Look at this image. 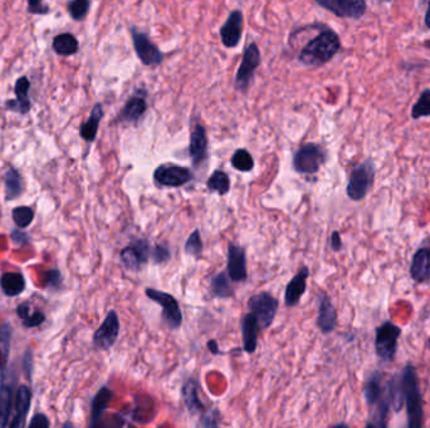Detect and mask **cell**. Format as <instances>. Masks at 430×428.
<instances>
[{
    "label": "cell",
    "instance_id": "obj_40",
    "mask_svg": "<svg viewBox=\"0 0 430 428\" xmlns=\"http://www.w3.org/2000/svg\"><path fill=\"white\" fill-rule=\"evenodd\" d=\"M151 257L154 260V263L156 265H161V264H167L170 262L172 259V252L167 245H162V244H157L155 247L153 249L151 252Z\"/></svg>",
    "mask_w": 430,
    "mask_h": 428
},
{
    "label": "cell",
    "instance_id": "obj_50",
    "mask_svg": "<svg viewBox=\"0 0 430 428\" xmlns=\"http://www.w3.org/2000/svg\"><path fill=\"white\" fill-rule=\"evenodd\" d=\"M425 25L430 29V0L429 4H428V9H426V14H425Z\"/></svg>",
    "mask_w": 430,
    "mask_h": 428
},
{
    "label": "cell",
    "instance_id": "obj_22",
    "mask_svg": "<svg viewBox=\"0 0 430 428\" xmlns=\"http://www.w3.org/2000/svg\"><path fill=\"white\" fill-rule=\"evenodd\" d=\"M410 275L417 283H426L430 280V249L420 247L415 252L410 265Z\"/></svg>",
    "mask_w": 430,
    "mask_h": 428
},
{
    "label": "cell",
    "instance_id": "obj_15",
    "mask_svg": "<svg viewBox=\"0 0 430 428\" xmlns=\"http://www.w3.org/2000/svg\"><path fill=\"white\" fill-rule=\"evenodd\" d=\"M310 278V269L302 267L293 276L292 280L287 284L285 291V304L288 308L299 305L301 298L304 297L307 289V279Z\"/></svg>",
    "mask_w": 430,
    "mask_h": 428
},
{
    "label": "cell",
    "instance_id": "obj_27",
    "mask_svg": "<svg viewBox=\"0 0 430 428\" xmlns=\"http://www.w3.org/2000/svg\"><path fill=\"white\" fill-rule=\"evenodd\" d=\"M112 398H114V392L107 387H102L98 391L97 394L95 396V398L92 401L91 423H90L91 427L97 424L104 411L107 410L109 402L112 401Z\"/></svg>",
    "mask_w": 430,
    "mask_h": 428
},
{
    "label": "cell",
    "instance_id": "obj_2",
    "mask_svg": "<svg viewBox=\"0 0 430 428\" xmlns=\"http://www.w3.org/2000/svg\"><path fill=\"white\" fill-rule=\"evenodd\" d=\"M400 389L407 405V426L418 428L424 424L423 400L419 387L418 376L413 365H407L402 373Z\"/></svg>",
    "mask_w": 430,
    "mask_h": 428
},
{
    "label": "cell",
    "instance_id": "obj_23",
    "mask_svg": "<svg viewBox=\"0 0 430 428\" xmlns=\"http://www.w3.org/2000/svg\"><path fill=\"white\" fill-rule=\"evenodd\" d=\"M146 109H148V102L143 97V93L132 96L121 111L119 121L127 122V123H136L143 118Z\"/></svg>",
    "mask_w": 430,
    "mask_h": 428
},
{
    "label": "cell",
    "instance_id": "obj_21",
    "mask_svg": "<svg viewBox=\"0 0 430 428\" xmlns=\"http://www.w3.org/2000/svg\"><path fill=\"white\" fill-rule=\"evenodd\" d=\"M190 159L193 165L201 166L208 157V137L205 128L201 125H196L190 135L189 145Z\"/></svg>",
    "mask_w": 430,
    "mask_h": 428
},
{
    "label": "cell",
    "instance_id": "obj_24",
    "mask_svg": "<svg viewBox=\"0 0 430 428\" xmlns=\"http://www.w3.org/2000/svg\"><path fill=\"white\" fill-rule=\"evenodd\" d=\"M181 394L185 407L191 415L204 411V403L199 397V383L196 378H189L186 382H184Z\"/></svg>",
    "mask_w": 430,
    "mask_h": 428
},
{
    "label": "cell",
    "instance_id": "obj_35",
    "mask_svg": "<svg viewBox=\"0 0 430 428\" xmlns=\"http://www.w3.org/2000/svg\"><path fill=\"white\" fill-rule=\"evenodd\" d=\"M430 116V90L420 93L418 101L414 103L413 109H412V117L414 120H418L422 117H429Z\"/></svg>",
    "mask_w": 430,
    "mask_h": 428
},
{
    "label": "cell",
    "instance_id": "obj_17",
    "mask_svg": "<svg viewBox=\"0 0 430 428\" xmlns=\"http://www.w3.org/2000/svg\"><path fill=\"white\" fill-rule=\"evenodd\" d=\"M261 326L256 315L252 312L246 313L241 317V331L243 338V350L248 354H253L258 347V336Z\"/></svg>",
    "mask_w": 430,
    "mask_h": 428
},
{
    "label": "cell",
    "instance_id": "obj_16",
    "mask_svg": "<svg viewBox=\"0 0 430 428\" xmlns=\"http://www.w3.org/2000/svg\"><path fill=\"white\" fill-rule=\"evenodd\" d=\"M243 30V13L233 11L230 13L227 22L220 28V38L224 47L234 48L239 44Z\"/></svg>",
    "mask_w": 430,
    "mask_h": 428
},
{
    "label": "cell",
    "instance_id": "obj_36",
    "mask_svg": "<svg viewBox=\"0 0 430 428\" xmlns=\"http://www.w3.org/2000/svg\"><path fill=\"white\" fill-rule=\"evenodd\" d=\"M203 239H201V231L196 228L191 234H190L188 240L184 244V252L186 255L190 257H201L203 252Z\"/></svg>",
    "mask_w": 430,
    "mask_h": 428
},
{
    "label": "cell",
    "instance_id": "obj_12",
    "mask_svg": "<svg viewBox=\"0 0 430 428\" xmlns=\"http://www.w3.org/2000/svg\"><path fill=\"white\" fill-rule=\"evenodd\" d=\"M120 334V319L115 310H109L104 323L93 334V346L100 350H109Z\"/></svg>",
    "mask_w": 430,
    "mask_h": 428
},
{
    "label": "cell",
    "instance_id": "obj_19",
    "mask_svg": "<svg viewBox=\"0 0 430 428\" xmlns=\"http://www.w3.org/2000/svg\"><path fill=\"white\" fill-rule=\"evenodd\" d=\"M390 389L391 381L386 384V389H383L381 374L374 372L373 374L367 378L366 382L364 384V389H362L364 398L366 401L367 405L375 407L376 405H380L381 401L390 394Z\"/></svg>",
    "mask_w": 430,
    "mask_h": 428
},
{
    "label": "cell",
    "instance_id": "obj_13",
    "mask_svg": "<svg viewBox=\"0 0 430 428\" xmlns=\"http://www.w3.org/2000/svg\"><path fill=\"white\" fill-rule=\"evenodd\" d=\"M318 6L336 17L360 19L366 12L365 0H315Z\"/></svg>",
    "mask_w": 430,
    "mask_h": 428
},
{
    "label": "cell",
    "instance_id": "obj_49",
    "mask_svg": "<svg viewBox=\"0 0 430 428\" xmlns=\"http://www.w3.org/2000/svg\"><path fill=\"white\" fill-rule=\"evenodd\" d=\"M207 346L208 349H209V352L214 354V355H219V354H222L220 349H219L218 342H217L215 339H210V341H208Z\"/></svg>",
    "mask_w": 430,
    "mask_h": 428
},
{
    "label": "cell",
    "instance_id": "obj_3",
    "mask_svg": "<svg viewBox=\"0 0 430 428\" xmlns=\"http://www.w3.org/2000/svg\"><path fill=\"white\" fill-rule=\"evenodd\" d=\"M375 180V167L373 161H365L356 166L351 171L346 194L352 201H362L371 190Z\"/></svg>",
    "mask_w": 430,
    "mask_h": 428
},
{
    "label": "cell",
    "instance_id": "obj_34",
    "mask_svg": "<svg viewBox=\"0 0 430 428\" xmlns=\"http://www.w3.org/2000/svg\"><path fill=\"white\" fill-rule=\"evenodd\" d=\"M11 403H12V392L9 387L0 389V427H6L9 422L8 418L11 415Z\"/></svg>",
    "mask_w": 430,
    "mask_h": 428
},
{
    "label": "cell",
    "instance_id": "obj_52",
    "mask_svg": "<svg viewBox=\"0 0 430 428\" xmlns=\"http://www.w3.org/2000/svg\"><path fill=\"white\" fill-rule=\"evenodd\" d=\"M383 1H393V0H383Z\"/></svg>",
    "mask_w": 430,
    "mask_h": 428
},
{
    "label": "cell",
    "instance_id": "obj_1",
    "mask_svg": "<svg viewBox=\"0 0 430 428\" xmlns=\"http://www.w3.org/2000/svg\"><path fill=\"white\" fill-rule=\"evenodd\" d=\"M341 42L333 30L326 29L311 39L299 53V62L304 66L318 67L330 62L340 51Z\"/></svg>",
    "mask_w": 430,
    "mask_h": 428
},
{
    "label": "cell",
    "instance_id": "obj_8",
    "mask_svg": "<svg viewBox=\"0 0 430 428\" xmlns=\"http://www.w3.org/2000/svg\"><path fill=\"white\" fill-rule=\"evenodd\" d=\"M259 64H261V51L258 46L253 42L244 49L241 66L235 75L234 86L238 91H247Z\"/></svg>",
    "mask_w": 430,
    "mask_h": 428
},
{
    "label": "cell",
    "instance_id": "obj_4",
    "mask_svg": "<svg viewBox=\"0 0 430 428\" xmlns=\"http://www.w3.org/2000/svg\"><path fill=\"white\" fill-rule=\"evenodd\" d=\"M326 161V154L320 145L306 143L293 154V169L301 175H316Z\"/></svg>",
    "mask_w": 430,
    "mask_h": 428
},
{
    "label": "cell",
    "instance_id": "obj_42",
    "mask_svg": "<svg viewBox=\"0 0 430 428\" xmlns=\"http://www.w3.org/2000/svg\"><path fill=\"white\" fill-rule=\"evenodd\" d=\"M220 422H222V416H220L218 410H213L212 412H209L201 418L199 424L204 426V427H217L220 424Z\"/></svg>",
    "mask_w": 430,
    "mask_h": 428
},
{
    "label": "cell",
    "instance_id": "obj_51",
    "mask_svg": "<svg viewBox=\"0 0 430 428\" xmlns=\"http://www.w3.org/2000/svg\"><path fill=\"white\" fill-rule=\"evenodd\" d=\"M424 46L430 49V40H425Z\"/></svg>",
    "mask_w": 430,
    "mask_h": 428
},
{
    "label": "cell",
    "instance_id": "obj_6",
    "mask_svg": "<svg viewBox=\"0 0 430 428\" xmlns=\"http://www.w3.org/2000/svg\"><path fill=\"white\" fill-rule=\"evenodd\" d=\"M146 297L150 300L157 302L161 307V318L167 326L177 329L183 324V312L180 309L178 299L165 293V291H156L155 288H146L145 289Z\"/></svg>",
    "mask_w": 430,
    "mask_h": 428
},
{
    "label": "cell",
    "instance_id": "obj_5",
    "mask_svg": "<svg viewBox=\"0 0 430 428\" xmlns=\"http://www.w3.org/2000/svg\"><path fill=\"white\" fill-rule=\"evenodd\" d=\"M400 334L402 329L391 322H385L376 328L375 350L378 358L385 363H390L394 360Z\"/></svg>",
    "mask_w": 430,
    "mask_h": 428
},
{
    "label": "cell",
    "instance_id": "obj_29",
    "mask_svg": "<svg viewBox=\"0 0 430 428\" xmlns=\"http://www.w3.org/2000/svg\"><path fill=\"white\" fill-rule=\"evenodd\" d=\"M229 275L225 271H220L217 275H214L210 281V289H212L213 295L220 299H227V298L234 297L235 291L233 286L230 284Z\"/></svg>",
    "mask_w": 430,
    "mask_h": 428
},
{
    "label": "cell",
    "instance_id": "obj_44",
    "mask_svg": "<svg viewBox=\"0 0 430 428\" xmlns=\"http://www.w3.org/2000/svg\"><path fill=\"white\" fill-rule=\"evenodd\" d=\"M29 427H49V421L44 415H35L29 422Z\"/></svg>",
    "mask_w": 430,
    "mask_h": 428
},
{
    "label": "cell",
    "instance_id": "obj_33",
    "mask_svg": "<svg viewBox=\"0 0 430 428\" xmlns=\"http://www.w3.org/2000/svg\"><path fill=\"white\" fill-rule=\"evenodd\" d=\"M230 164L237 171L249 172L254 169L252 154H249V151L246 149H237L230 159Z\"/></svg>",
    "mask_w": 430,
    "mask_h": 428
},
{
    "label": "cell",
    "instance_id": "obj_47",
    "mask_svg": "<svg viewBox=\"0 0 430 428\" xmlns=\"http://www.w3.org/2000/svg\"><path fill=\"white\" fill-rule=\"evenodd\" d=\"M17 314L20 319L23 320L30 314V305L27 304V302H23V304H20L19 307L17 308Z\"/></svg>",
    "mask_w": 430,
    "mask_h": 428
},
{
    "label": "cell",
    "instance_id": "obj_32",
    "mask_svg": "<svg viewBox=\"0 0 430 428\" xmlns=\"http://www.w3.org/2000/svg\"><path fill=\"white\" fill-rule=\"evenodd\" d=\"M6 183V200H14L23 191L22 185V177L16 169H9L4 176Z\"/></svg>",
    "mask_w": 430,
    "mask_h": 428
},
{
    "label": "cell",
    "instance_id": "obj_9",
    "mask_svg": "<svg viewBox=\"0 0 430 428\" xmlns=\"http://www.w3.org/2000/svg\"><path fill=\"white\" fill-rule=\"evenodd\" d=\"M151 246L146 239H133L120 252L122 264L131 271H140L149 263Z\"/></svg>",
    "mask_w": 430,
    "mask_h": 428
},
{
    "label": "cell",
    "instance_id": "obj_38",
    "mask_svg": "<svg viewBox=\"0 0 430 428\" xmlns=\"http://www.w3.org/2000/svg\"><path fill=\"white\" fill-rule=\"evenodd\" d=\"M35 219V212L29 206H19L13 210V220L18 228L29 226Z\"/></svg>",
    "mask_w": 430,
    "mask_h": 428
},
{
    "label": "cell",
    "instance_id": "obj_28",
    "mask_svg": "<svg viewBox=\"0 0 430 428\" xmlns=\"http://www.w3.org/2000/svg\"><path fill=\"white\" fill-rule=\"evenodd\" d=\"M52 47L58 56L69 57V56H75L76 53L78 51L80 44L75 35H71V33H62V35L54 37Z\"/></svg>",
    "mask_w": 430,
    "mask_h": 428
},
{
    "label": "cell",
    "instance_id": "obj_10",
    "mask_svg": "<svg viewBox=\"0 0 430 428\" xmlns=\"http://www.w3.org/2000/svg\"><path fill=\"white\" fill-rule=\"evenodd\" d=\"M194 178L193 171L184 166L162 164L154 171V181L162 188H180Z\"/></svg>",
    "mask_w": 430,
    "mask_h": 428
},
{
    "label": "cell",
    "instance_id": "obj_14",
    "mask_svg": "<svg viewBox=\"0 0 430 428\" xmlns=\"http://www.w3.org/2000/svg\"><path fill=\"white\" fill-rule=\"evenodd\" d=\"M227 274L229 275L230 280L234 283H243L248 278L246 250L234 243H230L228 246Z\"/></svg>",
    "mask_w": 430,
    "mask_h": 428
},
{
    "label": "cell",
    "instance_id": "obj_25",
    "mask_svg": "<svg viewBox=\"0 0 430 428\" xmlns=\"http://www.w3.org/2000/svg\"><path fill=\"white\" fill-rule=\"evenodd\" d=\"M104 112L102 104L101 103H96L93 106V109H92L90 117L80 126V137L83 138L87 142H93L96 140V137H97L100 122L104 118Z\"/></svg>",
    "mask_w": 430,
    "mask_h": 428
},
{
    "label": "cell",
    "instance_id": "obj_31",
    "mask_svg": "<svg viewBox=\"0 0 430 428\" xmlns=\"http://www.w3.org/2000/svg\"><path fill=\"white\" fill-rule=\"evenodd\" d=\"M207 188L209 191L215 192L219 196L228 194L230 190V178L228 173L222 170H215L208 178Z\"/></svg>",
    "mask_w": 430,
    "mask_h": 428
},
{
    "label": "cell",
    "instance_id": "obj_41",
    "mask_svg": "<svg viewBox=\"0 0 430 428\" xmlns=\"http://www.w3.org/2000/svg\"><path fill=\"white\" fill-rule=\"evenodd\" d=\"M27 11L33 16H46L49 13V6L43 0H27Z\"/></svg>",
    "mask_w": 430,
    "mask_h": 428
},
{
    "label": "cell",
    "instance_id": "obj_45",
    "mask_svg": "<svg viewBox=\"0 0 430 428\" xmlns=\"http://www.w3.org/2000/svg\"><path fill=\"white\" fill-rule=\"evenodd\" d=\"M47 286L57 288L61 284V273L58 270H51L47 274Z\"/></svg>",
    "mask_w": 430,
    "mask_h": 428
},
{
    "label": "cell",
    "instance_id": "obj_11",
    "mask_svg": "<svg viewBox=\"0 0 430 428\" xmlns=\"http://www.w3.org/2000/svg\"><path fill=\"white\" fill-rule=\"evenodd\" d=\"M131 37L136 56L141 61V63L150 67V66H157L162 62L164 59L162 51L149 39L148 35L138 32L136 28H132Z\"/></svg>",
    "mask_w": 430,
    "mask_h": 428
},
{
    "label": "cell",
    "instance_id": "obj_7",
    "mask_svg": "<svg viewBox=\"0 0 430 428\" xmlns=\"http://www.w3.org/2000/svg\"><path fill=\"white\" fill-rule=\"evenodd\" d=\"M248 308L258 319L262 329L270 328L275 322V314L278 310V299L273 297L268 291H261L256 295L249 298Z\"/></svg>",
    "mask_w": 430,
    "mask_h": 428
},
{
    "label": "cell",
    "instance_id": "obj_18",
    "mask_svg": "<svg viewBox=\"0 0 430 428\" xmlns=\"http://www.w3.org/2000/svg\"><path fill=\"white\" fill-rule=\"evenodd\" d=\"M29 90H30V80L28 77L22 75L18 78L14 86L16 98L12 101H8L6 104V109L17 114H27L32 109V102L29 98Z\"/></svg>",
    "mask_w": 430,
    "mask_h": 428
},
{
    "label": "cell",
    "instance_id": "obj_20",
    "mask_svg": "<svg viewBox=\"0 0 430 428\" xmlns=\"http://www.w3.org/2000/svg\"><path fill=\"white\" fill-rule=\"evenodd\" d=\"M338 326V310L327 294H322L318 302L317 326L323 334H330Z\"/></svg>",
    "mask_w": 430,
    "mask_h": 428
},
{
    "label": "cell",
    "instance_id": "obj_43",
    "mask_svg": "<svg viewBox=\"0 0 430 428\" xmlns=\"http://www.w3.org/2000/svg\"><path fill=\"white\" fill-rule=\"evenodd\" d=\"M44 319H46L44 314L40 310H35L33 313H30L25 319H23V324L27 328H33V326H40Z\"/></svg>",
    "mask_w": 430,
    "mask_h": 428
},
{
    "label": "cell",
    "instance_id": "obj_46",
    "mask_svg": "<svg viewBox=\"0 0 430 428\" xmlns=\"http://www.w3.org/2000/svg\"><path fill=\"white\" fill-rule=\"evenodd\" d=\"M331 247H333V252H340L342 249V240H341L339 231H333L331 235Z\"/></svg>",
    "mask_w": 430,
    "mask_h": 428
},
{
    "label": "cell",
    "instance_id": "obj_48",
    "mask_svg": "<svg viewBox=\"0 0 430 428\" xmlns=\"http://www.w3.org/2000/svg\"><path fill=\"white\" fill-rule=\"evenodd\" d=\"M12 238L13 241H14L17 245H24V244H27V241H28L27 235L22 234V233H19V231H14Z\"/></svg>",
    "mask_w": 430,
    "mask_h": 428
},
{
    "label": "cell",
    "instance_id": "obj_37",
    "mask_svg": "<svg viewBox=\"0 0 430 428\" xmlns=\"http://www.w3.org/2000/svg\"><path fill=\"white\" fill-rule=\"evenodd\" d=\"M91 0H71L68 3V13L76 22H80L90 12Z\"/></svg>",
    "mask_w": 430,
    "mask_h": 428
},
{
    "label": "cell",
    "instance_id": "obj_53",
    "mask_svg": "<svg viewBox=\"0 0 430 428\" xmlns=\"http://www.w3.org/2000/svg\"><path fill=\"white\" fill-rule=\"evenodd\" d=\"M429 348H430V339H429Z\"/></svg>",
    "mask_w": 430,
    "mask_h": 428
},
{
    "label": "cell",
    "instance_id": "obj_30",
    "mask_svg": "<svg viewBox=\"0 0 430 428\" xmlns=\"http://www.w3.org/2000/svg\"><path fill=\"white\" fill-rule=\"evenodd\" d=\"M0 286L8 297H17L24 291L25 280L19 273H6L0 278Z\"/></svg>",
    "mask_w": 430,
    "mask_h": 428
},
{
    "label": "cell",
    "instance_id": "obj_39",
    "mask_svg": "<svg viewBox=\"0 0 430 428\" xmlns=\"http://www.w3.org/2000/svg\"><path fill=\"white\" fill-rule=\"evenodd\" d=\"M11 346V326H0V369L4 368Z\"/></svg>",
    "mask_w": 430,
    "mask_h": 428
},
{
    "label": "cell",
    "instance_id": "obj_26",
    "mask_svg": "<svg viewBox=\"0 0 430 428\" xmlns=\"http://www.w3.org/2000/svg\"><path fill=\"white\" fill-rule=\"evenodd\" d=\"M30 398L32 394L27 386H20L18 389L17 398H16V416L12 422L9 423L11 427H23L25 424V418L28 415L29 407H30Z\"/></svg>",
    "mask_w": 430,
    "mask_h": 428
}]
</instances>
